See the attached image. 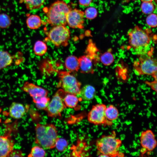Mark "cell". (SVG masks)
Returning <instances> with one entry per match:
<instances>
[{
	"instance_id": "13",
	"label": "cell",
	"mask_w": 157,
	"mask_h": 157,
	"mask_svg": "<svg viewBox=\"0 0 157 157\" xmlns=\"http://www.w3.org/2000/svg\"><path fill=\"white\" fill-rule=\"evenodd\" d=\"M14 144V141L8 136H0V157H9Z\"/></svg>"
},
{
	"instance_id": "14",
	"label": "cell",
	"mask_w": 157,
	"mask_h": 157,
	"mask_svg": "<svg viewBox=\"0 0 157 157\" xmlns=\"http://www.w3.org/2000/svg\"><path fill=\"white\" fill-rule=\"evenodd\" d=\"M78 59L81 73L83 74L94 73L93 60L90 57L86 55H84L78 57Z\"/></svg>"
},
{
	"instance_id": "22",
	"label": "cell",
	"mask_w": 157,
	"mask_h": 157,
	"mask_svg": "<svg viewBox=\"0 0 157 157\" xmlns=\"http://www.w3.org/2000/svg\"><path fill=\"white\" fill-rule=\"evenodd\" d=\"M119 114L118 110L113 105H110L106 108L105 117L108 120L112 121L116 119L118 117Z\"/></svg>"
},
{
	"instance_id": "32",
	"label": "cell",
	"mask_w": 157,
	"mask_h": 157,
	"mask_svg": "<svg viewBox=\"0 0 157 157\" xmlns=\"http://www.w3.org/2000/svg\"><path fill=\"white\" fill-rule=\"evenodd\" d=\"M157 15L153 13L148 15L146 19L147 25L151 28H155L157 26Z\"/></svg>"
},
{
	"instance_id": "7",
	"label": "cell",
	"mask_w": 157,
	"mask_h": 157,
	"mask_svg": "<svg viewBox=\"0 0 157 157\" xmlns=\"http://www.w3.org/2000/svg\"><path fill=\"white\" fill-rule=\"evenodd\" d=\"M70 35V31L65 26L58 25L50 30L47 38L56 47H65L68 44Z\"/></svg>"
},
{
	"instance_id": "26",
	"label": "cell",
	"mask_w": 157,
	"mask_h": 157,
	"mask_svg": "<svg viewBox=\"0 0 157 157\" xmlns=\"http://www.w3.org/2000/svg\"><path fill=\"white\" fill-rule=\"evenodd\" d=\"M46 155L45 151L42 147L39 146L33 147L28 156L29 157H44Z\"/></svg>"
},
{
	"instance_id": "5",
	"label": "cell",
	"mask_w": 157,
	"mask_h": 157,
	"mask_svg": "<svg viewBox=\"0 0 157 157\" xmlns=\"http://www.w3.org/2000/svg\"><path fill=\"white\" fill-rule=\"evenodd\" d=\"M151 53L138 56V59L134 62L133 69L136 75L152 76L157 72V61L151 57Z\"/></svg>"
},
{
	"instance_id": "1",
	"label": "cell",
	"mask_w": 157,
	"mask_h": 157,
	"mask_svg": "<svg viewBox=\"0 0 157 157\" xmlns=\"http://www.w3.org/2000/svg\"><path fill=\"white\" fill-rule=\"evenodd\" d=\"M150 33L138 26L128 31L127 35L129 46L138 55L149 52L148 50L151 41Z\"/></svg>"
},
{
	"instance_id": "25",
	"label": "cell",
	"mask_w": 157,
	"mask_h": 157,
	"mask_svg": "<svg viewBox=\"0 0 157 157\" xmlns=\"http://www.w3.org/2000/svg\"><path fill=\"white\" fill-rule=\"evenodd\" d=\"M50 100L49 97L47 96L40 97L37 99L34 102L36 107L40 110H45Z\"/></svg>"
},
{
	"instance_id": "23",
	"label": "cell",
	"mask_w": 157,
	"mask_h": 157,
	"mask_svg": "<svg viewBox=\"0 0 157 157\" xmlns=\"http://www.w3.org/2000/svg\"><path fill=\"white\" fill-rule=\"evenodd\" d=\"M79 99L75 95L67 94L63 99V101L67 107L73 108L76 106Z\"/></svg>"
},
{
	"instance_id": "11",
	"label": "cell",
	"mask_w": 157,
	"mask_h": 157,
	"mask_svg": "<svg viewBox=\"0 0 157 157\" xmlns=\"http://www.w3.org/2000/svg\"><path fill=\"white\" fill-rule=\"evenodd\" d=\"M21 89L29 94L34 102L40 97L47 96L49 93L47 90L28 81L24 82Z\"/></svg>"
},
{
	"instance_id": "29",
	"label": "cell",
	"mask_w": 157,
	"mask_h": 157,
	"mask_svg": "<svg viewBox=\"0 0 157 157\" xmlns=\"http://www.w3.org/2000/svg\"><path fill=\"white\" fill-rule=\"evenodd\" d=\"M11 24L10 17L6 14H0V28H6L9 27Z\"/></svg>"
},
{
	"instance_id": "34",
	"label": "cell",
	"mask_w": 157,
	"mask_h": 157,
	"mask_svg": "<svg viewBox=\"0 0 157 157\" xmlns=\"http://www.w3.org/2000/svg\"><path fill=\"white\" fill-rule=\"evenodd\" d=\"M145 83L147 85L150 87L152 90L155 91L156 92H157V81L154 80L152 81H146L145 82Z\"/></svg>"
},
{
	"instance_id": "36",
	"label": "cell",
	"mask_w": 157,
	"mask_h": 157,
	"mask_svg": "<svg viewBox=\"0 0 157 157\" xmlns=\"http://www.w3.org/2000/svg\"><path fill=\"white\" fill-rule=\"evenodd\" d=\"M142 2H152L154 0H140Z\"/></svg>"
},
{
	"instance_id": "6",
	"label": "cell",
	"mask_w": 157,
	"mask_h": 157,
	"mask_svg": "<svg viewBox=\"0 0 157 157\" xmlns=\"http://www.w3.org/2000/svg\"><path fill=\"white\" fill-rule=\"evenodd\" d=\"M59 78V85L67 94L79 96L81 88V83L70 72L60 71L58 72Z\"/></svg>"
},
{
	"instance_id": "35",
	"label": "cell",
	"mask_w": 157,
	"mask_h": 157,
	"mask_svg": "<svg viewBox=\"0 0 157 157\" xmlns=\"http://www.w3.org/2000/svg\"><path fill=\"white\" fill-rule=\"evenodd\" d=\"M79 4L82 6L86 7L90 6L93 0H78Z\"/></svg>"
},
{
	"instance_id": "30",
	"label": "cell",
	"mask_w": 157,
	"mask_h": 157,
	"mask_svg": "<svg viewBox=\"0 0 157 157\" xmlns=\"http://www.w3.org/2000/svg\"><path fill=\"white\" fill-rule=\"evenodd\" d=\"M84 16L88 19L92 20L95 18L97 16L98 11L97 9L93 7L87 8L84 12Z\"/></svg>"
},
{
	"instance_id": "3",
	"label": "cell",
	"mask_w": 157,
	"mask_h": 157,
	"mask_svg": "<svg viewBox=\"0 0 157 157\" xmlns=\"http://www.w3.org/2000/svg\"><path fill=\"white\" fill-rule=\"evenodd\" d=\"M71 10L64 1L58 0L48 8L46 12L47 21L51 26H65L67 15Z\"/></svg>"
},
{
	"instance_id": "28",
	"label": "cell",
	"mask_w": 157,
	"mask_h": 157,
	"mask_svg": "<svg viewBox=\"0 0 157 157\" xmlns=\"http://www.w3.org/2000/svg\"><path fill=\"white\" fill-rule=\"evenodd\" d=\"M154 6L152 2H142L140 6V8L143 13L149 15L153 13Z\"/></svg>"
},
{
	"instance_id": "4",
	"label": "cell",
	"mask_w": 157,
	"mask_h": 157,
	"mask_svg": "<svg viewBox=\"0 0 157 157\" xmlns=\"http://www.w3.org/2000/svg\"><path fill=\"white\" fill-rule=\"evenodd\" d=\"M122 141L116 137L115 131L108 135H103L96 141L97 149L100 154L99 156H118Z\"/></svg>"
},
{
	"instance_id": "21",
	"label": "cell",
	"mask_w": 157,
	"mask_h": 157,
	"mask_svg": "<svg viewBox=\"0 0 157 157\" xmlns=\"http://www.w3.org/2000/svg\"><path fill=\"white\" fill-rule=\"evenodd\" d=\"M33 51L35 54L39 56H42L47 52V47L44 42L40 40L37 41L35 43Z\"/></svg>"
},
{
	"instance_id": "16",
	"label": "cell",
	"mask_w": 157,
	"mask_h": 157,
	"mask_svg": "<svg viewBox=\"0 0 157 157\" xmlns=\"http://www.w3.org/2000/svg\"><path fill=\"white\" fill-rule=\"evenodd\" d=\"M96 94L95 88L92 85L87 84L81 88L79 96L84 101H90L93 99Z\"/></svg>"
},
{
	"instance_id": "18",
	"label": "cell",
	"mask_w": 157,
	"mask_h": 157,
	"mask_svg": "<svg viewBox=\"0 0 157 157\" xmlns=\"http://www.w3.org/2000/svg\"><path fill=\"white\" fill-rule=\"evenodd\" d=\"M13 61V57L8 52L0 49V70L10 66Z\"/></svg>"
},
{
	"instance_id": "20",
	"label": "cell",
	"mask_w": 157,
	"mask_h": 157,
	"mask_svg": "<svg viewBox=\"0 0 157 157\" xmlns=\"http://www.w3.org/2000/svg\"><path fill=\"white\" fill-rule=\"evenodd\" d=\"M46 0H19L20 3H24L26 9L32 10L39 8L42 6Z\"/></svg>"
},
{
	"instance_id": "12",
	"label": "cell",
	"mask_w": 157,
	"mask_h": 157,
	"mask_svg": "<svg viewBox=\"0 0 157 157\" xmlns=\"http://www.w3.org/2000/svg\"><path fill=\"white\" fill-rule=\"evenodd\" d=\"M140 140L143 149L141 152L143 154L147 151H152L156 146L157 142L155 135L151 130L148 129L142 132Z\"/></svg>"
},
{
	"instance_id": "17",
	"label": "cell",
	"mask_w": 157,
	"mask_h": 157,
	"mask_svg": "<svg viewBox=\"0 0 157 157\" xmlns=\"http://www.w3.org/2000/svg\"><path fill=\"white\" fill-rule=\"evenodd\" d=\"M66 68L70 72H78L79 70L78 58L74 55H70L66 58L65 60Z\"/></svg>"
},
{
	"instance_id": "10",
	"label": "cell",
	"mask_w": 157,
	"mask_h": 157,
	"mask_svg": "<svg viewBox=\"0 0 157 157\" xmlns=\"http://www.w3.org/2000/svg\"><path fill=\"white\" fill-rule=\"evenodd\" d=\"M67 24L70 28L82 29L84 28V12L77 8L71 9L66 17Z\"/></svg>"
},
{
	"instance_id": "27",
	"label": "cell",
	"mask_w": 157,
	"mask_h": 157,
	"mask_svg": "<svg viewBox=\"0 0 157 157\" xmlns=\"http://www.w3.org/2000/svg\"><path fill=\"white\" fill-rule=\"evenodd\" d=\"M97 51L95 44L91 39L89 41L88 44L85 50L86 55L90 57L93 60L94 59L96 55V52Z\"/></svg>"
},
{
	"instance_id": "31",
	"label": "cell",
	"mask_w": 157,
	"mask_h": 157,
	"mask_svg": "<svg viewBox=\"0 0 157 157\" xmlns=\"http://www.w3.org/2000/svg\"><path fill=\"white\" fill-rule=\"evenodd\" d=\"M68 146L67 141L65 139L58 138L57 140L55 147L60 152H63L67 149Z\"/></svg>"
},
{
	"instance_id": "9",
	"label": "cell",
	"mask_w": 157,
	"mask_h": 157,
	"mask_svg": "<svg viewBox=\"0 0 157 157\" xmlns=\"http://www.w3.org/2000/svg\"><path fill=\"white\" fill-rule=\"evenodd\" d=\"M107 106L103 104H97L92 106L87 116L88 121L95 125H111L112 121L106 118L105 110Z\"/></svg>"
},
{
	"instance_id": "19",
	"label": "cell",
	"mask_w": 157,
	"mask_h": 157,
	"mask_svg": "<svg viewBox=\"0 0 157 157\" xmlns=\"http://www.w3.org/2000/svg\"><path fill=\"white\" fill-rule=\"evenodd\" d=\"M27 27L32 30L39 28L42 24V20L40 17L37 15L32 14L29 15L26 20Z\"/></svg>"
},
{
	"instance_id": "33",
	"label": "cell",
	"mask_w": 157,
	"mask_h": 157,
	"mask_svg": "<svg viewBox=\"0 0 157 157\" xmlns=\"http://www.w3.org/2000/svg\"><path fill=\"white\" fill-rule=\"evenodd\" d=\"M23 154L22 151L19 150L15 149L13 150L11 152L9 157H23Z\"/></svg>"
},
{
	"instance_id": "24",
	"label": "cell",
	"mask_w": 157,
	"mask_h": 157,
	"mask_svg": "<svg viewBox=\"0 0 157 157\" xmlns=\"http://www.w3.org/2000/svg\"><path fill=\"white\" fill-rule=\"evenodd\" d=\"M101 63L104 65L108 66L114 61V57L110 52L108 51L102 54L99 58Z\"/></svg>"
},
{
	"instance_id": "8",
	"label": "cell",
	"mask_w": 157,
	"mask_h": 157,
	"mask_svg": "<svg viewBox=\"0 0 157 157\" xmlns=\"http://www.w3.org/2000/svg\"><path fill=\"white\" fill-rule=\"evenodd\" d=\"M66 94L62 89L55 93L45 110L48 117L55 118L61 116V113L67 107L63 101Z\"/></svg>"
},
{
	"instance_id": "2",
	"label": "cell",
	"mask_w": 157,
	"mask_h": 157,
	"mask_svg": "<svg viewBox=\"0 0 157 157\" xmlns=\"http://www.w3.org/2000/svg\"><path fill=\"white\" fill-rule=\"evenodd\" d=\"M35 142L44 149L55 147L58 137L55 125L52 124H37L35 127Z\"/></svg>"
},
{
	"instance_id": "15",
	"label": "cell",
	"mask_w": 157,
	"mask_h": 157,
	"mask_svg": "<svg viewBox=\"0 0 157 157\" xmlns=\"http://www.w3.org/2000/svg\"><path fill=\"white\" fill-rule=\"evenodd\" d=\"M9 116L15 119L22 118L26 113L25 108L22 104L13 102L11 104L9 110Z\"/></svg>"
}]
</instances>
